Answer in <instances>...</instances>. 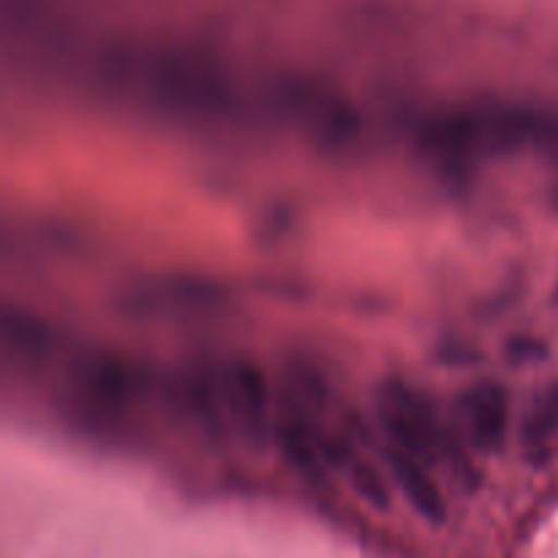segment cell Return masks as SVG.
<instances>
[{"mask_svg": "<svg viewBox=\"0 0 558 558\" xmlns=\"http://www.w3.org/2000/svg\"><path fill=\"white\" fill-rule=\"evenodd\" d=\"M463 444L480 454H493L504 447L509 433V395L496 380L469 386L458 400Z\"/></svg>", "mask_w": 558, "mask_h": 558, "instance_id": "obj_6", "label": "cell"}, {"mask_svg": "<svg viewBox=\"0 0 558 558\" xmlns=\"http://www.w3.org/2000/svg\"><path fill=\"white\" fill-rule=\"evenodd\" d=\"M211 373L222 425L246 444L266 441L274 433V402L263 369L250 359H225Z\"/></svg>", "mask_w": 558, "mask_h": 558, "instance_id": "obj_4", "label": "cell"}, {"mask_svg": "<svg viewBox=\"0 0 558 558\" xmlns=\"http://www.w3.org/2000/svg\"><path fill=\"white\" fill-rule=\"evenodd\" d=\"M384 460L389 485L402 493L408 507L425 523H444L447 520V493H444L441 474L422 454L400 447V444L386 441Z\"/></svg>", "mask_w": 558, "mask_h": 558, "instance_id": "obj_5", "label": "cell"}, {"mask_svg": "<svg viewBox=\"0 0 558 558\" xmlns=\"http://www.w3.org/2000/svg\"><path fill=\"white\" fill-rule=\"evenodd\" d=\"M378 418L389 444L413 449L441 474L449 471L465 490L474 487V465L463 438L447 430L444 418L416 386L405 380H386L378 391Z\"/></svg>", "mask_w": 558, "mask_h": 558, "instance_id": "obj_2", "label": "cell"}, {"mask_svg": "<svg viewBox=\"0 0 558 558\" xmlns=\"http://www.w3.org/2000/svg\"><path fill=\"white\" fill-rule=\"evenodd\" d=\"M266 105L282 126L320 148H345L359 137V112L342 90L324 80L288 74L277 77L266 94Z\"/></svg>", "mask_w": 558, "mask_h": 558, "instance_id": "obj_3", "label": "cell"}, {"mask_svg": "<svg viewBox=\"0 0 558 558\" xmlns=\"http://www.w3.org/2000/svg\"><path fill=\"white\" fill-rule=\"evenodd\" d=\"M61 397L74 425L96 438L121 436L143 397V378L132 359L96 348L69 364Z\"/></svg>", "mask_w": 558, "mask_h": 558, "instance_id": "obj_1", "label": "cell"}]
</instances>
